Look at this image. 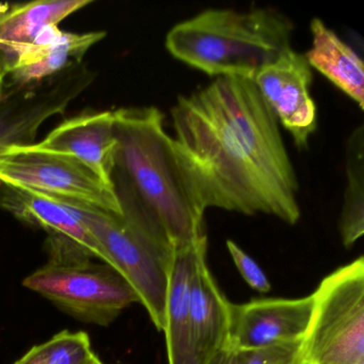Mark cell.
<instances>
[{
  "label": "cell",
  "mask_w": 364,
  "mask_h": 364,
  "mask_svg": "<svg viewBox=\"0 0 364 364\" xmlns=\"http://www.w3.org/2000/svg\"><path fill=\"white\" fill-rule=\"evenodd\" d=\"M310 28L312 46L304 57L311 69L325 76L363 110L364 65L361 57L319 18H313Z\"/></svg>",
  "instance_id": "cell-16"
},
{
  "label": "cell",
  "mask_w": 364,
  "mask_h": 364,
  "mask_svg": "<svg viewBox=\"0 0 364 364\" xmlns=\"http://www.w3.org/2000/svg\"><path fill=\"white\" fill-rule=\"evenodd\" d=\"M208 251V237L174 253L166 301L165 333L168 364H198L191 334V282L200 257Z\"/></svg>",
  "instance_id": "cell-14"
},
{
  "label": "cell",
  "mask_w": 364,
  "mask_h": 364,
  "mask_svg": "<svg viewBox=\"0 0 364 364\" xmlns=\"http://www.w3.org/2000/svg\"><path fill=\"white\" fill-rule=\"evenodd\" d=\"M0 184L122 216L114 184L75 157L12 146L0 154Z\"/></svg>",
  "instance_id": "cell-6"
},
{
  "label": "cell",
  "mask_w": 364,
  "mask_h": 364,
  "mask_svg": "<svg viewBox=\"0 0 364 364\" xmlns=\"http://www.w3.org/2000/svg\"><path fill=\"white\" fill-rule=\"evenodd\" d=\"M293 31L291 21L272 8L208 9L170 29L166 48L208 75L253 80L291 48Z\"/></svg>",
  "instance_id": "cell-3"
},
{
  "label": "cell",
  "mask_w": 364,
  "mask_h": 364,
  "mask_svg": "<svg viewBox=\"0 0 364 364\" xmlns=\"http://www.w3.org/2000/svg\"><path fill=\"white\" fill-rule=\"evenodd\" d=\"M302 341L306 364H364V259L323 279Z\"/></svg>",
  "instance_id": "cell-4"
},
{
  "label": "cell",
  "mask_w": 364,
  "mask_h": 364,
  "mask_svg": "<svg viewBox=\"0 0 364 364\" xmlns=\"http://www.w3.org/2000/svg\"><path fill=\"white\" fill-rule=\"evenodd\" d=\"M93 0H38L0 4V58L6 76L20 53L53 26L91 5ZM7 78V77H6Z\"/></svg>",
  "instance_id": "cell-15"
},
{
  "label": "cell",
  "mask_w": 364,
  "mask_h": 364,
  "mask_svg": "<svg viewBox=\"0 0 364 364\" xmlns=\"http://www.w3.org/2000/svg\"><path fill=\"white\" fill-rule=\"evenodd\" d=\"M70 205L77 210L97 238L105 253L106 264L131 284L153 325L163 331L174 253L155 244L122 216L78 204Z\"/></svg>",
  "instance_id": "cell-5"
},
{
  "label": "cell",
  "mask_w": 364,
  "mask_h": 364,
  "mask_svg": "<svg viewBox=\"0 0 364 364\" xmlns=\"http://www.w3.org/2000/svg\"><path fill=\"white\" fill-rule=\"evenodd\" d=\"M105 37V31L73 33L50 27L20 53L6 80L10 78V88L39 84L74 63H82L88 50Z\"/></svg>",
  "instance_id": "cell-13"
},
{
  "label": "cell",
  "mask_w": 364,
  "mask_h": 364,
  "mask_svg": "<svg viewBox=\"0 0 364 364\" xmlns=\"http://www.w3.org/2000/svg\"><path fill=\"white\" fill-rule=\"evenodd\" d=\"M93 353L88 333L63 330L29 349L14 364H87Z\"/></svg>",
  "instance_id": "cell-18"
},
{
  "label": "cell",
  "mask_w": 364,
  "mask_h": 364,
  "mask_svg": "<svg viewBox=\"0 0 364 364\" xmlns=\"http://www.w3.org/2000/svg\"><path fill=\"white\" fill-rule=\"evenodd\" d=\"M223 364H238L237 357H236V351L230 349L227 357H225V361H223Z\"/></svg>",
  "instance_id": "cell-22"
},
{
  "label": "cell",
  "mask_w": 364,
  "mask_h": 364,
  "mask_svg": "<svg viewBox=\"0 0 364 364\" xmlns=\"http://www.w3.org/2000/svg\"><path fill=\"white\" fill-rule=\"evenodd\" d=\"M227 248L236 268L249 287L259 293H268L272 289V284L257 262L249 257L233 240H227Z\"/></svg>",
  "instance_id": "cell-20"
},
{
  "label": "cell",
  "mask_w": 364,
  "mask_h": 364,
  "mask_svg": "<svg viewBox=\"0 0 364 364\" xmlns=\"http://www.w3.org/2000/svg\"><path fill=\"white\" fill-rule=\"evenodd\" d=\"M0 208L48 234L44 248L48 259L59 262L101 259L106 257L77 210L52 198L3 185Z\"/></svg>",
  "instance_id": "cell-9"
},
{
  "label": "cell",
  "mask_w": 364,
  "mask_h": 364,
  "mask_svg": "<svg viewBox=\"0 0 364 364\" xmlns=\"http://www.w3.org/2000/svg\"><path fill=\"white\" fill-rule=\"evenodd\" d=\"M23 285L77 321L102 327L114 323L127 306L139 304L137 294L121 274L92 259L46 263L27 276Z\"/></svg>",
  "instance_id": "cell-7"
},
{
  "label": "cell",
  "mask_w": 364,
  "mask_h": 364,
  "mask_svg": "<svg viewBox=\"0 0 364 364\" xmlns=\"http://www.w3.org/2000/svg\"><path fill=\"white\" fill-rule=\"evenodd\" d=\"M302 341L279 343L262 348L236 351L238 364H306Z\"/></svg>",
  "instance_id": "cell-19"
},
{
  "label": "cell",
  "mask_w": 364,
  "mask_h": 364,
  "mask_svg": "<svg viewBox=\"0 0 364 364\" xmlns=\"http://www.w3.org/2000/svg\"><path fill=\"white\" fill-rule=\"evenodd\" d=\"M95 80L84 63L43 82L24 88H10L0 100V154L12 146L35 144L42 124L63 114ZM3 184H0V196Z\"/></svg>",
  "instance_id": "cell-8"
},
{
  "label": "cell",
  "mask_w": 364,
  "mask_h": 364,
  "mask_svg": "<svg viewBox=\"0 0 364 364\" xmlns=\"http://www.w3.org/2000/svg\"><path fill=\"white\" fill-rule=\"evenodd\" d=\"M171 117L176 148L206 208L299 221L295 170L252 80L217 77L178 97Z\"/></svg>",
  "instance_id": "cell-1"
},
{
  "label": "cell",
  "mask_w": 364,
  "mask_h": 364,
  "mask_svg": "<svg viewBox=\"0 0 364 364\" xmlns=\"http://www.w3.org/2000/svg\"><path fill=\"white\" fill-rule=\"evenodd\" d=\"M313 311L312 294L298 299L267 298L229 304V344L234 351L304 340Z\"/></svg>",
  "instance_id": "cell-11"
},
{
  "label": "cell",
  "mask_w": 364,
  "mask_h": 364,
  "mask_svg": "<svg viewBox=\"0 0 364 364\" xmlns=\"http://www.w3.org/2000/svg\"><path fill=\"white\" fill-rule=\"evenodd\" d=\"M346 176L338 229L345 248H350L364 233L363 125L357 127L347 141Z\"/></svg>",
  "instance_id": "cell-17"
},
{
  "label": "cell",
  "mask_w": 364,
  "mask_h": 364,
  "mask_svg": "<svg viewBox=\"0 0 364 364\" xmlns=\"http://www.w3.org/2000/svg\"><path fill=\"white\" fill-rule=\"evenodd\" d=\"M87 364H105L103 361H101V359H100L99 357H97L95 353H93L92 357L90 358V360H89L88 363Z\"/></svg>",
  "instance_id": "cell-23"
},
{
  "label": "cell",
  "mask_w": 364,
  "mask_h": 364,
  "mask_svg": "<svg viewBox=\"0 0 364 364\" xmlns=\"http://www.w3.org/2000/svg\"><path fill=\"white\" fill-rule=\"evenodd\" d=\"M114 117L118 149L112 183L123 218L172 253L208 237V208L164 129L161 110L119 108Z\"/></svg>",
  "instance_id": "cell-2"
},
{
  "label": "cell",
  "mask_w": 364,
  "mask_h": 364,
  "mask_svg": "<svg viewBox=\"0 0 364 364\" xmlns=\"http://www.w3.org/2000/svg\"><path fill=\"white\" fill-rule=\"evenodd\" d=\"M312 80L306 57L291 48L253 78L264 101L299 149L308 146L317 127L316 105L310 91Z\"/></svg>",
  "instance_id": "cell-10"
},
{
  "label": "cell",
  "mask_w": 364,
  "mask_h": 364,
  "mask_svg": "<svg viewBox=\"0 0 364 364\" xmlns=\"http://www.w3.org/2000/svg\"><path fill=\"white\" fill-rule=\"evenodd\" d=\"M6 77L7 76H6L5 69H4L3 60L0 58V100L5 93Z\"/></svg>",
  "instance_id": "cell-21"
},
{
  "label": "cell",
  "mask_w": 364,
  "mask_h": 364,
  "mask_svg": "<svg viewBox=\"0 0 364 364\" xmlns=\"http://www.w3.org/2000/svg\"><path fill=\"white\" fill-rule=\"evenodd\" d=\"M40 150L75 157L106 182L112 183L117 141L114 112H84L55 127L42 141Z\"/></svg>",
  "instance_id": "cell-12"
}]
</instances>
